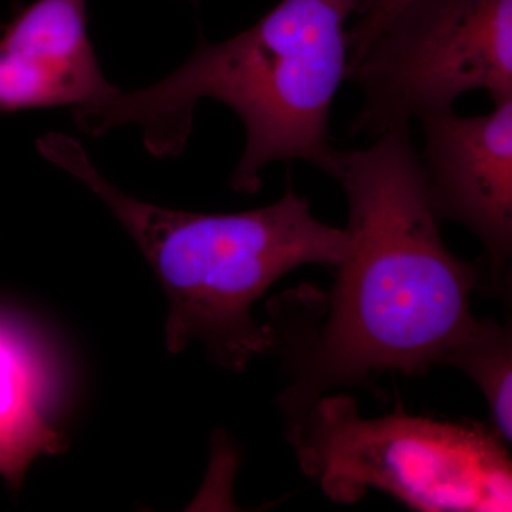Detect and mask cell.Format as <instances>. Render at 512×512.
I'll return each instance as SVG.
<instances>
[{"instance_id":"obj_1","label":"cell","mask_w":512,"mask_h":512,"mask_svg":"<svg viewBox=\"0 0 512 512\" xmlns=\"http://www.w3.org/2000/svg\"><path fill=\"white\" fill-rule=\"evenodd\" d=\"M329 177L348 201L349 248L325 323L289 359L279 396L288 437L329 390L444 365L477 322L470 302L480 271L444 244L409 126L339 150Z\"/></svg>"},{"instance_id":"obj_2","label":"cell","mask_w":512,"mask_h":512,"mask_svg":"<svg viewBox=\"0 0 512 512\" xmlns=\"http://www.w3.org/2000/svg\"><path fill=\"white\" fill-rule=\"evenodd\" d=\"M359 0H281L258 22L221 43L204 37L170 76L133 93L72 110L89 136L137 126L154 157L180 156L201 100L220 101L242 121L244 153L231 177L255 194L272 163L306 161L326 175L335 165L329 121L349 70V20Z\"/></svg>"},{"instance_id":"obj_3","label":"cell","mask_w":512,"mask_h":512,"mask_svg":"<svg viewBox=\"0 0 512 512\" xmlns=\"http://www.w3.org/2000/svg\"><path fill=\"white\" fill-rule=\"evenodd\" d=\"M37 150L96 194L143 252L167 295L165 348L171 353L198 342L218 366L242 372L275 348L271 325L252 318L254 303L293 269H335L348 252L346 229L313 217L308 198L291 183L281 200L256 210H170L114 187L66 134H45Z\"/></svg>"},{"instance_id":"obj_4","label":"cell","mask_w":512,"mask_h":512,"mask_svg":"<svg viewBox=\"0 0 512 512\" xmlns=\"http://www.w3.org/2000/svg\"><path fill=\"white\" fill-rule=\"evenodd\" d=\"M289 441L330 500L379 490L423 512H510L512 464L493 427L393 413L363 419L352 397L323 394Z\"/></svg>"},{"instance_id":"obj_5","label":"cell","mask_w":512,"mask_h":512,"mask_svg":"<svg viewBox=\"0 0 512 512\" xmlns=\"http://www.w3.org/2000/svg\"><path fill=\"white\" fill-rule=\"evenodd\" d=\"M362 93L350 136H382L485 92L512 100V0H413L348 70Z\"/></svg>"},{"instance_id":"obj_6","label":"cell","mask_w":512,"mask_h":512,"mask_svg":"<svg viewBox=\"0 0 512 512\" xmlns=\"http://www.w3.org/2000/svg\"><path fill=\"white\" fill-rule=\"evenodd\" d=\"M420 123L419 156L434 210L480 239L498 281L512 254V100L480 116L450 110Z\"/></svg>"},{"instance_id":"obj_7","label":"cell","mask_w":512,"mask_h":512,"mask_svg":"<svg viewBox=\"0 0 512 512\" xmlns=\"http://www.w3.org/2000/svg\"><path fill=\"white\" fill-rule=\"evenodd\" d=\"M117 90L90 42L87 0H36L0 37V113L73 110Z\"/></svg>"},{"instance_id":"obj_8","label":"cell","mask_w":512,"mask_h":512,"mask_svg":"<svg viewBox=\"0 0 512 512\" xmlns=\"http://www.w3.org/2000/svg\"><path fill=\"white\" fill-rule=\"evenodd\" d=\"M46 419L45 373L28 335L0 313V477L15 490L30 464L63 451Z\"/></svg>"},{"instance_id":"obj_9","label":"cell","mask_w":512,"mask_h":512,"mask_svg":"<svg viewBox=\"0 0 512 512\" xmlns=\"http://www.w3.org/2000/svg\"><path fill=\"white\" fill-rule=\"evenodd\" d=\"M446 366L463 370L480 387L490 407L493 429L511 443L512 338L510 328L478 320L447 356Z\"/></svg>"},{"instance_id":"obj_10","label":"cell","mask_w":512,"mask_h":512,"mask_svg":"<svg viewBox=\"0 0 512 512\" xmlns=\"http://www.w3.org/2000/svg\"><path fill=\"white\" fill-rule=\"evenodd\" d=\"M413 0H359L349 28V69L359 62L380 33Z\"/></svg>"}]
</instances>
